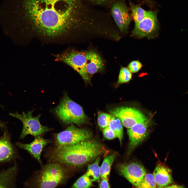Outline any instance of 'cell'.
<instances>
[{
	"label": "cell",
	"mask_w": 188,
	"mask_h": 188,
	"mask_svg": "<svg viewBox=\"0 0 188 188\" xmlns=\"http://www.w3.org/2000/svg\"><path fill=\"white\" fill-rule=\"evenodd\" d=\"M142 67V64L139 61L133 60L131 62L128 66V68L132 73H135L139 71Z\"/></svg>",
	"instance_id": "27"
},
{
	"label": "cell",
	"mask_w": 188,
	"mask_h": 188,
	"mask_svg": "<svg viewBox=\"0 0 188 188\" xmlns=\"http://www.w3.org/2000/svg\"><path fill=\"white\" fill-rule=\"evenodd\" d=\"M129 8L134 24L142 20L148 14L149 10H145L140 5L136 4L129 1Z\"/></svg>",
	"instance_id": "18"
},
{
	"label": "cell",
	"mask_w": 188,
	"mask_h": 188,
	"mask_svg": "<svg viewBox=\"0 0 188 188\" xmlns=\"http://www.w3.org/2000/svg\"><path fill=\"white\" fill-rule=\"evenodd\" d=\"M57 61L64 63L71 67L81 76L86 84H90L91 78L86 69V60L85 53L69 50L55 56Z\"/></svg>",
	"instance_id": "9"
},
{
	"label": "cell",
	"mask_w": 188,
	"mask_h": 188,
	"mask_svg": "<svg viewBox=\"0 0 188 188\" xmlns=\"http://www.w3.org/2000/svg\"><path fill=\"white\" fill-rule=\"evenodd\" d=\"M112 114L99 111L98 113L97 120L98 125L102 129L108 126L113 116Z\"/></svg>",
	"instance_id": "22"
},
{
	"label": "cell",
	"mask_w": 188,
	"mask_h": 188,
	"mask_svg": "<svg viewBox=\"0 0 188 188\" xmlns=\"http://www.w3.org/2000/svg\"><path fill=\"white\" fill-rule=\"evenodd\" d=\"M148 120L138 123L128 128L129 142L127 154L129 155L147 137L148 134Z\"/></svg>",
	"instance_id": "12"
},
{
	"label": "cell",
	"mask_w": 188,
	"mask_h": 188,
	"mask_svg": "<svg viewBox=\"0 0 188 188\" xmlns=\"http://www.w3.org/2000/svg\"><path fill=\"white\" fill-rule=\"evenodd\" d=\"M69 170L60 163L49 162L38 172L33 185L40 188L56 187L65 182Z\"/></svg>",
	"instance_id": "3"
},
{
	"label": "cell",
	"mask_w": 188,
	"mask_h": 188,
	"mask_svg": "<svg viewBox=\"0 0 188 188\" xmlns=\"http://www.w3.org/2000/svg\"><path fill=\"white\" fill-rule=\"evenodd\" d=\"M156 186V183L153 174L151 173H146L137 187L155 188Z\"/></svg>",
	"instance_id": "24"
},
{
	"label": "cell",
	"mask_w": 188,
	"mask_h": 188,
	"mask_svg": "<svg viewBox=\"0 0 188 188\" xmlns=\"http://www.w3.org/2000/svg\"><path fill=\"white\" fill-rule=\"evenodd\" d=\"M158 10H149L148 14L140 22L134 24L131 36L138 38H147L149 39L158 36L160 24L157 15Z\"/></svg>",
	"instance_id": "5"
},
{
	"label": "cell",
	"mask_w": 188,
	"mask_h": 188,
	"mask_svg": "<svg viewBox=\"0 0 188 188\" xmlns=\"http://www.w3.org/2000/svg\"><path fill=\"white\" fill-rule=\"evenodd\" d=\"M132 74L128 68L124 67L121 68L116 86L129 81L131 79Z\"/></svg>",
	"instance_id": "23"
},
{
	"label": "cell",
	"mask_w": 188,
	"mask_h": 188,
	"mask_svg": "<svg viewBox=\"0 0 188 188\" xmlns=\"http://www.w3.org/2000/svg\"><path fill=\"white\" fill-rule=\"evenodd\" d=\"M109 111L111 114L119 119L122 125L128 128L138 123L148 120L141 111L133 108L116 107L110 109Z\"/></svg>",
	"instance_id": "10"
},
{
	"label": "cell",
	"mask_w": 188,
	"mask_h": 188,
	"mask_svg": "<svg viewBox=\"0 0 188 188\" xmlns=\"http://www.w3.org/2000/svg\"><path fill=\"white\" fill-rule=\"evenodd\" d=\"M92 186V181L86 174L80 177L73 184L72 187L75 188H88Z\"/></svg>",
	"instance_id": "25"
},
{
	"label": "cell",
	"mask_w": 188,
	"mask_h": 188,
	"mask_svg": "<svg viewBox=\"0 0 188 188\" xmlns=\"http://www.w3.org/2000/svg\"><path fill=\"white\" fill-rule=\"evenodd\" d=\"M14 14L22 31L51 39L80 36L92 23L82 0H15Z\"/></svg>",
	"instance_id": "1"
},
{
	"label": "cell",
	"mask_w": 188,
	"mask_h": 188,
	"mask_svg": "<svg viewBox=\"0 0 188 188\" xmlns=\"http://www.w3.org/2000/svg\"><path fill=\"white\" fill-rule=\"evenodd\" d=\"M57 117L66 124L80 126L88 123L89 119L81 106L71 99L65 93L54 110Z\"/></svg>",
	"instance_id": "4"
},
{
	"label": "cell",
	"mask_w": 188,
	"mask_h": 188,
	"mask_svg": "<svg viewBox=\"0 0 188 188\" xmlns=\"http://www.w3.org/2000/svg\"><path fill=\"white\" fill-rule=\"evenodd\" d=\"M153 174L158 187H166L173 182L171 170L164 165H157Z\"/></svg>",
	"instance_id": "16"
},
{
	"label": "cell",
	"mask_w": 188,
	"mask_h": 188,
	"mask_svg": "<svg viewBox=\"0 0 188 188\" xmlns=\"http://www.w3.org/2000/svg\"><path fill=\"white\" fill-rule=\"evenodd\" d=\"M4 130L3 135L0 136V164L14 161L17 155L10 134L6 129Z\"/></svg>",
	"instance_id": "13"
},
{
	"label": "cell",
	"mask_w": 188,
	"mask_h": 188,
	"mask_svg": "<svg viewBox=\"0 0 188 188\" xmlns=\"http://www.w3.org/2000/svg\"><path fill=\"white\" fill-rule=\"evenodd\" d=\"M118 169L123 176L136 187L146 173V170L143 166L135 162L120 164Z\"/></svg>",
	"instance_id": "11"
},
{
	"label": "cell",
	"mask_w": 188,
	"mask_h": 188,
	"mask_svg": "<svg viewBox=\"0 0 188 188\" xmlns=\"http://www.w3.org/2000/svg\"><path fill=\"white\" fill-rule=\"evenodd\" d=\"M33 111H28L27 113L22 112L21 114L18 113H10L9 115L21 120L23 124V128L20 138L24 139L27 135L36 136L41 135L52 130V128L42 125L39 119L40 115L33 116Z\"/></svg>",
	"instance_id": "8"
},
{
	"label": "cell",
	"mask_w": 188,
	"mask_h": 188,
	"mask_svg": "<svg viewBox=\"0 0 188 188\" xmlns=\"http://www.w3.org/2000/svg\"><path fill=\"white\" fill-rule=\"evenodd\" d=\"M87 5L94 7H102L108 9L114 0H82Z\"/></svg>",
	"instance_id": "26"
},
{
	"label": "cell",
	"mask_w": 188,
	"mask_h": 188,
	"mask_svg": "<svg viewBox=\"0 0 188 188\" xmlns=\"http://www.w3.org/2000/svg\"><path fill=\"white\" fill-rule=\"evenodd\" d=\"M108 9L109 13L120 32L126 34L132 18L125 0H114Z\"/></svg>",
	"instance_id": "7"
},
{
	"label": "cell",
	"mask_w": 188,
	"mask_h": 188,
	"mask_svg": "<svg viewBox=\"0 0 188 188\" xmlns=\"http://www.w3.org/2000/svg\"><path fill=\"white\" fill-rule=\"evenodd\" d=\"M108 126L116 134L121 145L123 136V131L122 125L120 120L118 118L114 115Z\"/></svg>",
	"instance_id": "21"
},
{
	"label": "cell",
	"mask_w": 188,
	"mask_h": 188,
	"mask_svg": "<svg viewBox=\"0 0 188 188\" xmlns=\"http://www.w3.org/2000/svg\"><path fill=\"white\" fill-rule=\"evenodd\" d=\"M100 160L99 157H98L93 163L89 165L87 167L85 174L92 182H100Z\"/></svg>",
	"instance_id": "19"
},
{
	"label": "cell",
	"mask_w": 188,
	"mask_h": 188,
	"mask_svg": "<svg viewBox=\"0 0 188 188\" xmlns=\"http://www.w3.org/2000/svg\"><path fill=\"white\" fill-rule=\"evenodd\" d=\"M115 156L114 154L108 155L104 159L100 167L101 178L102 179L108 178L111 168Z\"/></svg>",
	"instance_id": "20"
},
{
	"label": "cell",
	"mask_w": 188,
	"mask_h": 188,
	"mask_svg": "<svg viewBox=\"0 0 188 188\" xmlns=\"http://www.w3.org/2000/svg\"><path fill=\"white\" fill-rule=\"evenodd\" d=\"M15 160L13 165L0 172V188L14 187L18 171Z\"/></svg>",
	"instance_id": "17"
},
{
	"label": "cell",
	"mask_w": 188,
	"mask_h": 188,
	"mask_svg": "<svg viewBox=\"0 0 188 188\" xmlns=\"http://www.w3.org/2000/svg\"><path fill=\"white\" fill-rule=\"evenodd\" d=\"M0 127L3 129V130L5 129V124L0 120Z\"/></svg>",
	"instance_id": "32"
},
{
	"label": "cell",
	"mask_w": 188,
	"mask_h": 188,
	"mask_svg": "<svg viewBox=\"0 0 188 188\" xmlns=\"http://www.w3.org/2000/svg\"><path fill=\"white\" fill-rule=\"evenodd\" d=\"M100 188H110V186L108 182V178L102 179L99 185Z\"/></svg>",
	"instance_id": "29"
},
{
	"label": "cell",
	"mask_w": 188,
	"mask_h": 188,
	"mask_svg": "<svg viewBox=\"0 0 188 188\" xmlns=\"http://www.w3.org/2000/svg\"><path fill=\"white\" fill-rule=\"evenodd\" d=\"M184 187L182 185H174L171 186H168L166 187H174V188H181Z\"/></svg>",
	"instance_id": "30"
},
{
	"label": "cell",
	"mask_w": 188,
	"mask_h": 188,
	"mask_svg": "<svg viewBox=\"0 0 188 188\" xmlns=\"http://www.w3.org/2000/svg\"><path fill=\"white\" fill-rule=\"evenodd\" d=\"M52 142L51 140L45 139L39 135L35 136L34 140L30 143L17 142L16 145L19 148L27 151L42 164L40 156L42 150L46 145Z\"/></svg>",
	"instance_id": "14"
},
{
	"label": "cell",
	"mask_w": 188,
	"mask_h": 188,
	"mask_svg": "<svg viewBox=\"0 0 188 188\" xmlns=\"http://www.w3.org/2000/svg\"><path fill=\"white\" fill-rule=\"evenodd\" d=\"M86 58V69L87 73L91 78L97 73L102 71L104 64L102 59L99 54L91 50L85 52Z\"/></svg>",
	"instance_id": "15"
},
{
	"label": "cell",
	"mask_w": 188,
	"mask_h": 188,
	"mask_svg": "<svg viewBox=\"0 0 188 188\" xmlns=\"http://www.w3.org/2000/svg\"><path fill=\"white\" fill-rule=\"evenodd\" d=\"M107 150L98 140L91 138L71 145L54 147L46 155L49 162H57L69 169L84 166Z\"/></svg>",
	"instance_id": "2"
},
{
	"label": "cell",
	"mask_w": 188,
	"mask_h": 188,
	"mask_svg": "<svg viewBox=\"0 0 188 188\" xmlns=\"http://www.w3.org/2000/svg\"><path fill=\"white\" fill-rule=\"evenodd\" d=\"M145 2L150 4H155V3L154 2V0H144Z\"/></svg>",
	"instance_id": "31"
},
{
	"label": "cell",
	"mask_w": 188,
	"mask_h": 188,
	"mask_svg": "<svg viewBox=\"0 0 188 188\" xmlns=\"http://www.w3.org/2000/svg\"><path fill=\"white\" fill-rule=\"evenodd\" d=\"M92 134L89 130L79 128L73 124L64 130L54 135V147H59L74 144L92 138Z\"/></svg>",
	"instance_id": "6"
},
{
	"label": "cell",
	"mask_w": 188,
	"mask_h": 188,
	"mask_svg": "<svg viewBox=\"0 0 188 188\" xmlns=\"http://www.w3.org/2000/svg\"><path fill=\"white\" fill-rule=\"evenodd\" d=\"M103 133L104 137L108 139H113L117 137L116 134L109 126L103 129Z\"/></svg>",
	"instance_id": "28"
}]
</instances>
